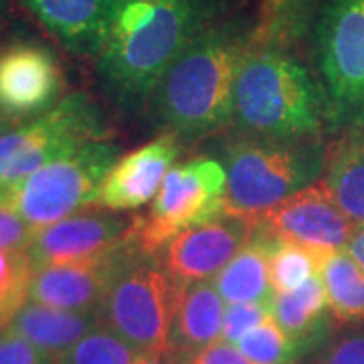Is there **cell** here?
<instances>
[{
	"mask_svg": "<svg viewBox=\"0 0 364 364\" xmlns=\"http://www.w3.org/2000/svg\"><path fill=\"white\" fill-rule=\"evenodd\" d=\"M235 6L237 0H119L109 35L93 59L97 85L124 114L150 107L182 51Z\"/></svg>",
	"mask_w": 364,
	"mask_h": 364,
	"instance_id": "obj_1",
	"label": "cell"
},
{
	"mask_svg": "<svg viewBox=\"0 0 364 364\" xmlns=\"http://www.w3.org/2000/svg\"><path fill=\"white\" fill-rule=\"evenodd\" d=\"M255 33L257 23L235 11L182 51L150 102L162 132L181 142H198L231 124L235 81Z\"/></svg>",
	"mask_w": 364,
	"mask_h": 364,
	"instance_id": "obj_2",
	"label": "cell"
},
{
	"mask_svg": "<svg viewBox=\"0 0 364 364\" xmlns=\"http://www.w3.org/2000/svg\"><path fill=\"white\" fill-rule=\"evenodd\" d=\"M231 124L255 138H318L328 124L318 75L294 49L255 39L237 73Z\"/></svg>",
	"mask_w": 364,
	"mask_h": 364,
	"instance_id": "obj_3",
	"label": "cell"
},
{
	"mask_svg": "<svg viewBox=\"0 0 364 364\" xmlns=\"http://www.w3.org/2000/svg\"><path fill=\"white\" fill-rule=\"evenodd\" d=\"M227 193L223 215L249 225L324 174L318 138L275 140L237 134L223 146Z\"/></svg>",
	"mask_w": 364,
	"mask_h": 364,
	"instance_id": "obj_4",
	"label": "cell"
},
{
	"mask_svg": "<svg viewBox=\"0 0 364 364\" xmlns=\"http://www.w3.org/2000/svg\"><path fill=\"white\" fill-rule=\"evenodd\" d=\"M178 287L158 255L134 249L117 272L97 310L100 324L124 340L138 356L168 354Z\"/></svg>",
	"mask_w": 364,
	"mask_h": 364,
	"instance_id": "obj_5",
	"label": "cell"
},
{
	"mask_svg": "<svg viewBox=\"0 0 364 364\" xmlns=\"http://www.w3.org/2000/svg\"><path fill=\"white\" fill-rule=\"evenodd\" d=\"M105 138L114 134L100 102L90 91H67L51 112L0 138V200L53 160Z\"/></svg>",
	"mask_w": 364,
	"mask_h": 364,
	"instance_id": "obj_6",
	"label": "cell"
},
{
	"mask_svg": "<svg viewBox=\"0 0 364 364\" xmlns=\"http://www.w3.org/2000/svg\"><path fill=\"white\" fill-rule=\"evenodd\" d=\"M312 41L326 122L342 130L364 126V0H322Z\"/></svg>",
	"mask_w": 364,
	"mask_h": 364,
	"instance_id": "obj_7",
	"label": "cell"
},
{
	"mask_svg": "<svg viewBox=\"0 0 364 364\" xmlns=\"http://www.w3.org/2000/svg\"><path fill=\"white\" fill-rule=\"evenodd\" d=\"M119 156L122 148L114 138L83 144L14 186L0 207L13 210L35 229L95 207L100 186Z\"/></svg>",
	"mask_w": 364,
	"mask_h": 364,
	"instance_id": "obj_8",
	"label": "cell"
},
{
	"mask_svg": "<svg viewBox=\"0 0 364 364\" xmlns=\"http://www.w3.org/2000/svg\"><path fill=\"white\" fill-rule=\"evenodd\" d=\"M227 172L210 156L191 158L172 166L150 213L136 219V241L142 251L160 255L176 235L225 217Z\"/></svg>",
	"mask_w": 364,
	"mask_h": 364,
	"instance_id": "obj_9",
	"label": "cell"
},
{
	"mask_svg": "<svg viewBox=\"0 0 364 364\" xmlns=\"http://www.w3.org/2000/svg\"><path fill=\"white\" fill-rule=\"evenodd\" d=\"M67 93L63 63L49 43L31 35L0 37V114L23 126L51 112Z\"/></svg>",
	"mask_w": 364,
	"mask_h": 364,
	"instance_id": "obj_10",
	"label": "cell"
},
{
	"mask_svg": "<svg viewBox=\"0 0 364 364\" xmlns=\"http://www.w3.org/2000/svg\"><path fill=\"white\" fill-rule=\"evenodd\" d=\"M251 227L316 253H332L348 245L356 225L338 207L328 184L316 181L263 213Z\"/></svg>",
	"mask_w": 364,
	"mask_h": 364,
	"instance_id": "obj_11",
	"label": "cell"
},
{
	"mask_svg": "<svg viewBox=\"0 0 364 364\" xmlns=\"http://www.w3.org/2000/svg\"><path fill=\"white\" fill-rule=\"evenodd\" d=\"M136 247L138 241L134 221L130 235L102 255L35 269L28 301L67 312H97L117 272Z\"/></svg>",
	"mask_w": 364,
	"mask_h": 364,
	"instance_id": "obj_12",
	"label": "cell"
},
{
	"mask_svg": "<svg viewBox=\"0 0 364 364\" xmlns=\"http://www.w3.org/2000/svg\"><path fill=\"white\" fill-rule=\"evenodd\" d=\"M136 217L107 208L87 207L61 221L35 229L26 247L33 267L90 259L119 245L134 227Z\"/></svg>",
	"mask_w": 364,
	"mask_h": 364,
	"instance_id": "obj_13",
	"label": "cell"
},
{
	"mask_svg": "<svg viewBox=\"0 0 364 364\" xmlns=\"http://www.w3.org/2000/svg\"><path fill=\"white\" fill-rule=\"evenodd\" d=\"M253 227L247 221L221 217L176 235L160 251V261L176 287L208 282L243 247Z\"/></svg>",
	"mask_w": 364,
	"mask_h": 364,
	"instance_id": "obj_14",
	"label": "cell"
},
{
	"mask_svg": "<svg viewBox=\"0 0 364 364\" xmlns=\"http://www.w3.org/2000/svg\"><path fill=\"white\" fill-rule=\"evenodd\" d=\"M181 148L182 142L174 134L162 132L154 140L122 154L102 182L95 207L130 213L154 200Z\"/></svg>",
	"mask_w": 364,
	"mask_h": 364,
	"instance_id": "obj_15",
	"label": "cell"
},
{
	"mask_svg": "<svg viewBox=\"0 0 364 364\" xmlns=\"http://www.w3.org/2000/svg\"><path fill=\"white\" fill-rule=\"evenodd\" d=\"M61 49L95 59L114 23L119 0H14Z\"/></svg>",
	"mask_w": 364,
	"mask_h": 364,
	"instance_id": "obj_16",
	"label": "cell"
},
{
	"mask_svg": "<svg viewBox=\"0 0 364 364\" xmlns=\"http://www.w3.org/2000/svg\"><path fill=\"white\" fill-rule=\"evenodd\" d=\"M223 301L210 279L178 287L166 354L170 364H193L200 352L219 340L225 316Z\"/></svg>",
	"mask_w": 364,
	"mask_h": 364,
	"instance_id": "obj_17",
	"label": "cell"
},
{
	"mask_svg": "<svg viewBox=\"0 0 364 364\" xmlns=\"http://www.w3.org/2000/svg\"><path fill=\"white\" fill-rule=\"evenodd\" d=\"M269 314L298 348L299 356H306L324 346L330 334V306L320 275L310 277L304 286L286 294H273Z\"/></svg>",
	"mask_w": 364,
	"mask_h": 364,
	"instance_id": "obj_18",
	"label": "cell"
},
{
	"mask_svg": "<svg viewBox=\"0 0 364 364\" xmlns=\"http://www.w3.org/2000/svg\"><path fill=\"white\" fill-rule=\"evenodd\" d=\"M100 326L97 312H67L26 301L9 328L39 348L53 364Z\"/></svg>",
	"mask_w": 364,
	"mask_h": 364,
	"instance_id": "obj_19",
	"label": "cell"
},
{
	"mask_svg": "<svg viewBox=\"0 0 364 364\" xmlns=\"http://www.w3.org/2000/svg\"><path fill=\"white\" fill-rule=\"evenodd\" d=\"M277 243L272 235L253 227L249 239L243 243L221 273L215 277V287L221 298L229 304L243 301H265L273 298L269 284V259Z\"/></svg>",
	"mask_w": 364,
	"mask_h": 364,
	"instance_id": "obj_20",
	"label": "cell"
},
{
	"mask_svg": "<svg viewBox=\"0 0 364 364\" xmlns=\"http://www.w3.org/2000/svg\"><path fill=\"white\" fill-rule=\"evenodd\" d=\"M344 215L364 225V126L346 128L326 148L324 178Z\"/></svg>",
	"mask_w": 364,
	"mask_h": 364,
	"instance_id": "obj_21",
	"label": "cell"
},
{
	"mask_svg": "<svg viewBox=\"0 0 364 364\" xmlns=\"http://www.w3.org/2000/svg\"><path fill=\"white\" fill-rule=\"evenodd\" d=\"M328 306L338 322L364 324V269L348 251H332L320 261Z\"/></svg>",
	"mask_w": 364,
	"mask_h": 364,
	"instance_id": "obj_22",
	"label": "cell"
},
{
	"mask_svg": "<svg viewBox=\"0 0 364 364\" xmlns=\"http://www.w3.org/2000/svg\"><path fill=\"white\" fill-rule=\"evenodd\" d=\"M330 253H316L298 243L279 241L275 243L269 259V284L273 294H286L304 286L318 273L320 261Z\"/></svg>",
	"mask_w": 364,
	"mask_h": 364,
	"instance_id": "obj_23",
	"label": "cell"
},
{
	"mask_svg": "<svg viewBox=\"0 0 364 364\" xmlns=\"http://www.w3.org/2000/svg\"><path fill=\"white\" fill-rule=\"evenodd\" d=\"M33 273L35 267L26 251L0 247V330L11 324L28 301Z\"/></svg>",
	"mask_w": 364,
	"mask_h": 364,
	"instance_id": "obj_24",
	"label": "cell"
},
{
	"mask_svg": "<svg viewBox=\"0 0 364 364\" xmlns=\"http://www.w3.org/2000/svg\"><path fill=\"white\" fill-rule=\"evenodd\" d=\"M322 0H279V9L275 21L265 35L255 39L263 43H273L286 49H294L312 33L314 21Z\"/></svg>",
	"mask_w": 364,
	"mask_h": 364,
	"instance_id": "obj_25",
	"label": "cell"
},
{
	"mask_svg": "<svg viewBox=\"0 0 364 364\" xmlns=\"http://www.w3.org/2000/svg\"><path fill=\"white\" fill-rule=\"evenodd\" d=\"M138 354L105 326L93 328L55 364H134Z\"/></svg>",
	"mask_w": 364,
	"mask_h": 364,
	"instance_id": "obj_26",
	"label": "cell"
},
{
	"mask_svg": "<svg viewBox=\"0 0 364 364\" xmlns=\"http://www.w3.org/2000/svg\"><path fill=\"white\" fill-rule=\"evenodd\" d=\"M237 346L253 364H291L301 358L296 344L287 338L272 316L239 340Z\"/></svg>",
	"mask_w": 364,
	"mask_h": 364,
	"instance_id": "obj_27",
	"label": "cell"
},
{
	"mask_svg": "<svg viewBox=\"0 0 364 364\" xmlns=\"http://www.w3.org/2000/svg\"><path fill=\"white\" fill-rule=\"evenodd\" d=\"M269 304L265 301H243V304H231L225 308L223 316L221 340L239 344V340L245 338L251 330H255L269 318Z\"/></svg>",
	"mask_w": 364,
	"mask_h": 364,
	"instance_id": "obj_28",
	"label": "cell"
},
{
	"mask_svg": "<svg viewBox=\"0 0 364 364\" xmlns=\"http://www.w3.org/2000/svg\"><path fill=\"white\" fill-rule=\"evenodd\" d=\"M0 364H53L39 348L16 334L13 328L0 330Z\"/></svg>",
	"mask_w": 364,
	"mask_h": 364,
	"instance_id": "obj_29",
	"label": "cell"
},
{
	"mask_svg": "<svg viewBox=\"0 0 364 364\" xmlns=\"http://www.w3.org/2000/svg\"><path fill=\"white\" fill-rule=\"evenodd\" d=\"M316 364H364V332H352L330 340Z\"/></svg>",
	"mask_w": 364,
	"mask_h": 364,
	"instance_id": "obj_30",
	"label": "cell"
},
{
	"mask_svg": "<svg viewBox=\"0 0 364 364\" xmlns=\"http://www.w3.org/2000/svg\"><path fill=\"white\" fill-rule=\"evenodd\" d=\"M33 233H35V227L23 221L13 210L0 207V247L26 251Z\"/></svg>",
	"mask_w": 364,
	"mask_h": 364,
	"instance_id": "obj_31",
	"label": "cell"
},
{
	"mask_svg": "<svg viewBox=\"0 0 364 364\" xmlns=\"http://www.w3.org/2000/svg\"><path fill=\"white\" fill-rule=\"evenodd\" d=\"M193 364H253L239 346L231 342H215L196 356Z\"/></svg>",
	"mask_w": 364,
	"mask_h": 364,
	"instance_id": "obj_32",
	"label": "cell"
},
{
	"mask_svg": "<svg viewBox=\"0 0 364 364\" xmlns=\"http://www.w3.org/2000/svg\"><path fill=\"white\" fill-rule=\"evenodd\" d=\"M277 9H279V0H261L259 21H257V37L265 35L269 31V26L275 21Z\"/></svg>",
	"mask_w": 364,
	"mask_h": 364,
	"instance_id": "obj_33",
	"label": "cell"
},
{
	"mask_svg": "<svg viewBox=\"0 0 364 364\" xmlns=\"http://www.w3.org/2000/svg\"><path fill=\"white\" fill-rule=\"evenodd\" d=\"M346 251L350 253L354 261L364 269V225H356L354 233H352L350 241L346 245Z\"/></svg>",
	"mask_w": 364,
	"mask_h": 364,
	"instance_id": "obj_34",
	"label": "cell"
},
{
	"mask_svg": "<svg viewBox=\"0 0 364 364\" xmlns=\"http://www.w3.org/2000/svg\"><path fill=\"white\" fill-rule=\"evenodd\" d=\"M9 18H11L9 2H6V0H0V37H4V31H6V25H9Z\"/></svg>",
	"mask_w": 364,
	"mask_h": 364,
	"instance_id": "obj_35",
	"label": "cell"
},
{
	"mask_svg": "<svg viewBox=\"0 0 364 364\" xmlns=\"http://www.w3.org/2000/svg\"><path fill=\"white\" fill-rule=\"evenodd\" d=\"M14 128H16V126H14L13 122H9L6 117L0 114V138H4V136L11 130H14Z\"/></svg>",
	"mask_w": 364,
	"mask_h": 364,
	"instance_id": "obj_36",
	"label": "cell"
},
{
	"mask_svg": "<svg viewBox=\"0 0 364 364\" xmlns=\"http://www.w3.org/2000/svg\"><path fill=\"white\" fill-rule=\"evenodd\" d=\"M134 364H164L158 356H138Z\"/></svg>",
	"mask_w": 364,
	"mask_h": 364,
	"instance_id": "obj_37",
	"label": "cell"
}]
</instances>
